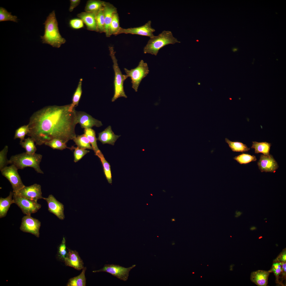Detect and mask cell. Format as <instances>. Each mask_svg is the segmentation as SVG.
<instances>
[{
	"mask_svg": "<svg viewBox=\"0 0 286 286\" xmlns=\"http://www.w3.org/2000/svg\"><path fill=\"white\" fill-rule=\"evenodd\" d=\"M41 222L38 220L30 215H26L22 218L20 230L22 231L31 233L37 237L39 236Z\"/></svg>",
	"mask_w": 286,
	"mask_h": 286,
	"instance_id": "10",
	"label": "cell"
},
{
	"mask_svg": "<svg viewBox=\"0 0 286 286\" xmlns=\"http://www.w3.org/2000/svg\"><path fill=\"white\" fill-rule=\"evenodd\" d=\"M43 24L44 25V33L43 36H41L43 43L59 48L62 44L65 43V39L60 33L54 10L49 14Z\"/></svg>",
	"mask_w": 286,
	"mask_h": 286,
	"instance_id": "2",
	"label": "cell"
},
{
	"mask_svg": "<svg viewBox=\"0 0 286 286\" xmlns=\"http://www.w3.org/2000/svg\"><path fill=\"white\" fill-rule=\"evenodd\" d=\"M252 149H254V153L256 154L261 153L265 155L270 154L269 151L271 144V143L266 142H258L253 141Z\"/></svg>",
	"mask_w": 286,
	"mask_h": 286,
	"instance_id": "24",
	"label": "cell"
},
{
	"mask_svg": "<svg viewBox=\"0 0 286 286\" xmlns=\"http://www.w3.org/2000/svg\"><path fill=\"white\" fill-rule=\"evenodd\" d=\"M282 270L281 263L275 259L273 261L271 269L269 271L270 272H272L274 273L276 277V283L279 284H280L279 281V277Z\"/></svg>",
	"mask_w": 286,
	"mask_h": 286,
	"instance_id": "37",
	"label": "cell"
},
{
	"mask_svg": "<svg viewBox=\"0 0 286 286\" xmlns=\"http://www.w3.org/2000/svg\"><path fill=\"white\" fill-rule=\"evenodd\" d=\"M69 25L73 28L78 29L84 27L83 22L80 19H74L69 21Z\"/></svg>",
	"mask_w": 286,
	"mask_h": 286,
	"instance_id": "41",
	"label": "cell"
},
{
	"mask_svg": "<svg viewBox=\"0 0 286 286\" xmlns=\"http://www.w3.org/2000/svg\"><path fill=\"white\" fill-rule=\"evenodd\" d=\"M256 229V227H252L251 228V230H253L254 229Z\"/></svg>",
	"mask_w": 286,
	"mask_h": 286,
	"instance_id": "47",
	"label": "cell"
},
{
	"mask_svg": "<svg viewBox=\"0 0 286 286\" xmlns=\"http://www.w3.org/2000/svg\"><path fill=\"white\" fill-rule=\"evenodd\" d=\"M238 50V48H233L232 49V51L233 52H235V51H237Z\"/></svg>",
	"mask_w": 286,
	"mask_h": 286,
	"instance_id": "46",
	"label": "cell"
},
{
	"mask_svg": "<svg viewBox=\"0 0 286 286\" xmlns=\"http://www.w3.org/2000/svg\"><path fill=\"white\" fill-rule=\"evenodd\" d=\"M18 169L15 165L11 164L6 166L1 171L2 175L11 183L14 193L16 192L25 186L18 173Z\"/></svg>",
	"mask_w": 286,
	"mask_h": 286,
	"instance_id": "7",
	"label": "cell"
},
{
	"mask_svg": "<svg viewBox=\"0 0 286 286\" xmlns=\"http://www.w3.org/2000/svg\"><path fill=\"white\" fill-rule=\"evenodd\" d=\"M30 131L29 125H24L22 126L16 130L14 139L19 138L20 142L23 141L25 139V136L27 135Z\"/></svg>",
	"mask_w": 286,
	"mask_h": 286,
	"instance_id": "35",
	"label": "cell"
},
{
	"mask_svg": "<svg viewBox=\"0 0 286 286\" xmlns=\"http://www.w3.org/2000/svg\"><path fill=\"white\" fill-rule=\"evenodd\" d=\"M96 14L94 12H82L78 14L77 16L85 24L88 30L98 32L95 19Z\"/></svg>",
	"mask_w": 286,
	"mask_h": 286,
	"instance_id": "18",
	"label": "cell"
},
{
	"mask_svg": "<svg viewBox=\"0 0 286 286\" xmlns=\"http://www.w3.org/2000/svg\"><path fill=\"white\" fill-rule=\"evenodd\" d=\"M257 164L261 172L274 173L279 167L277 162L270 154L267 155L261 154Z\"/></svg>",
	"mask_w": 286,
	"mask_h": 286,
	"instance_id": "13",
	"label": "cell"
},
{
	"mask_svg": "<svg viewBox=\"0 0 286 286\" xmlns=\"http://www.w3.org/2000/svg\"><path fill=\"white\" fill-rule=\"evenodd\" d=\"M35 142L34 140L29 137L25 139L23 141L20 142V144L25 149L26 153L33 154L35 153L37 150Z\"/></svg>",
	"mask_w": 286,
	"mask_h": 286,
	"instance_id": "29",
	"label": "cell"
},
{
	"mask_svg": "<svg viewBox=\"0 0 286 286\" xmlns=\"http://www.w3.org/2000/svg\"><path fill=\"white\" fill-rule=\"evenodd\" d=\"M66 144L59 139L55 138L46 142L44 144L54 149L62 150L66 148L70 149V148L67 147Z\"/></svg>",
	"mask_w": 286,
	"mask_h": 286,
	"instance_id": "31",
	"label": "cell"
},
{
	"mask_svg": "<svg viewBox=\"0 0 286 286\" xmlns=\"http://www.w3.org/2000/svg\"><path fill=\"white\" fill-rule=\"evenodd\" d=\"M196 41L197 42H198L199 41V40H197Z\"/></svg>",
	"mask_w": 286,
	"mask_h": 286,
	"instance_id": "51",
	"label": "cell"
},
{
	"mask_svg": "<svg viewBox=\"0 0 286 286\" xmlns=\"http://www.w3.org/2000/svg\"><path fill=\"white\" fill-rule=\"evenodd\" d=\"M97 138L103 144H108L114 145L117 140L120 136L115 134L111 129V126H109L104 131L98 134Z\"/></svg>",
	"mask_w": 286,
	"mask_h": 286,
	"instance_id": "19",
	"label": "cell"
},
{
	"mask_svg": "<svg viewBox=\"0 0 286 286\" xmlns=\"http://www.w3.org/2000/svg\"><path fill=\"white\" fill-rule=\"evenodd\" d=\"M180 42L173 36L171 31L164 30L158 36L150 38L144 48V52L157 56L159 50L164 46Z\"/></svg>",
	"mask_w": 286,
	"mask_h": 286,
	"instance_id": "4",
	"label": "cell"
},
{
	"mask_svg": "<svg viewBox=\"0 0 286 286\" xmlns=\"http://www.w3.org/2000/svg\"><path fill=\"white\" fill-rule=\"evenodd\" d=\"M95 155L97 156L100 159L103 167L104 174L109 184H111L112 181L110 166L109 163L105 159L100 151L95 154Z\"/></svg>",
	"mask_w": 286,
	"mask_h": 286,
	"instance_id": "25",
	"label": "cell"
},
{
	"mask_svg": "<svg viewBox=\"0 0 286 286\" xmlns=\"http://www.w3.org/2000/svg\"><path fill=\"white\" fill-rule=\"evenodd\" d=\"M242 213L240 211H236L235 212L236 215L235 216V217H238L241 215Z\"/></svg>",
	"mask_w": 286,
	"mask_h": 286,
	"instance_id": "45",
	"label": "cell"
},
{
	"mask_svg": "<svg viewBox=\"0 0 286 286\" xmlns=\"http://www.w3.org/2000/svg\"><path fill=\"white\" fill-rule=\"evenodd\" d=\"M270 273L269 271L261 270L253 271L251 274V280L258 286H267Z\"/></svg>",
	"mask_w": 286,
	"mask_h": 286,
	"instance_id": "20",
	"label": "cell"
},
{
	"mask_svg": "<svg viewBox=\"0 0 286 286\" xmlns=\"http://www.w3.org/2000/svg\"><path fill=\"white\" fill-rule=\"evenodd\" d=\"M47 203L49 211L55 215L61 220L65 218L64 206L62 203L57 201L52 195H49L47 198H43Z\"/></svg>",
	"mask_w": 286,
	"mask_h": 286,
	"instance_id": "15",
	"label": "cell"
},
{
	"mask_svg": "<svg viewBox=\"0 0 286 286\" xmlns=\"http://www.w3.org/2000/svg\"><path fill=\"white\" fill-rule=\"evenodd\" d=\"M265 219H264V220H265V219H266V218H265Z\"/></svg>",
	"mask_w": 286,
	"mask_h": 286,
	"instance_id": "52",
	"label": "cell"
},
{
	"mask_svg": "<svg viewBox=\"0 0 286 286\" xmlns=\"http://www.w3.org/2000/svg\"><path fill=\"white\" fill-rule=\"evenodd\" d=\"M68 252L66 250L65 238L63 237L61 243L58 248L57 257L60 261L64 262Z\"/></svg>",
	"mask_w": 286,
	"mask_h": 286,
	"instance_id": "38",
	"label": "cell"
},
{
	"mask_svg": "<svg viewBox=\"0 0 286 286\" xmlns=\"http://www.w3.org/2000/svg\"><path fill=\"white\" fill-rule=\"evenodd\" d=\"M82 79H80L77 87L73 96L72 103L70 104V108L72 109H74L75 107L78 105L82 93Z\"/></svg>",
	"mask_w": 286,
	"mask_h": 286,
	"instance_id": "30",
	"label": "cell"
},
{
	"mask_svg": "<svg viewBox=\"0 0 286 286\" xmlns=\"http://www.w3.org/2000/svg\"><path fill=\"white\" fill-rule=\"evenodd\" d=\"M95 19L98 32L105 33V21L103 9L97 13Z\"/></svg>",
	"mask_w": 286,
	"mask_h": 286,
	"instance_id": "33",
	"label": "cell"
},
{
	"mask_svg": "<svg viewBox=\"0 0 286 286\" xmlns=\"http://www.w3.org/2000/svg\"><path fill=\"white\" fill-rule=\"evenodd\" d=\"M65 265L79 270L84 267V263L79 256L78 252L75 250L68 248V252L64 261Z\"/></svg>",
	"mask_w": 286,
	"mask_h": 286,
	"instance_id": "16",
	"label": "cell"
},
{
	"mask_svg": "<svg viewBox=\"0 0 286 286\" xmlns=\"http://www.w3.org/2000/svg\"><path fill=\"white\" fill-rule=\"evenodd\" d=\"M14 194L36 202L43 198L41 186L37 184L29 186H25Z\"/></svg>",
	"mask_w": 286,
	"mask_h": 286,
	"instance_id": "11",
	"label": "cell"
},
{
	"mask_svg": "<svg viewBox=\"0 0 286 286\" xmlns=\"http://www.w3.org/2000/svg\"><path fill=\"white\" fill-rule=\"evenodd\" d=\"M70 149L74 150V162H77L80 160L85 155L90 152V151L86 149L80 148L78 147H75L72 146Z\"/></svg>",
	"mask_w": 286,
	"mask_h": 286,
	"instance_id": "39",
	"label": "cell"
},
{
	"mask_svg": "<svg viewBox=\"0 0 286 286\" xmlns=\"http://www.w3.org/2000/svg\"><path fill=\"white\" fill-rule=\"evenodd\" d=\"M281 263L282 266V270L280 274H281V278H283V279H286V262Z\"/></svg>",
	"mask_w": 286,
	"mask_h": 286,
	"instance_id": "44",
	"label": "cell"
},
{
	"mask_svg": "<svg viewBox=\"0 0 286 286\" xmlns=\"http://www.w3.org/2000/svg\"><path fill=\"white\" fill-rule=\"evenodd\" d=\"M14 203L21 209L23 213L30 215L37 212L41 205L37 202L24 198L14 194L13 196Z\"/></svg>",
	"mask_w": 286,
	"mask_h": 286,
	"instance_id": "9",
	"label": "cell"
},
{
	"mask_svg": "<svg viewBox=\"0 0 286 286\" xmlns=\"http://www.w3.org/2000/svg\"><path fill=\"white\" fill-rule=\"evenodd\" d=\"M84 134L88 139L92 147L95 154L100 150L99 149L97 143V140L96 136L95 131L91 128L85 129Z\"/></svg>",
	"mask_w": 286,
	"mask_h": 286,
	"instance_id": "28",
	"label": "cell"
},
{
	"mask_svg": "<svg viewBox=\"0 0 286 286\" xmlns=\"http://www.w3.org/2000/svg\"><path fill=\"white\" fill-rule=\"evenodd\" d=\"M275 259L280 262H286V250L285 248L283 250Z\"/></svg>",
	"mask_w": 286,
	"mask_h": 286,
	"instance_id": "42",
	"label": "cell"
},
{
	"mask_svg": "<svg viewBox=\"0 0 286 286\" xmlns=\"http://www.w3.org/2000/svg\"><path fill=\"white\" fill-rule=\"evenodd\" d=\"M104 1L98 0L87 1L85 8V12L97 13L103 9Z\"/></svg>",
	"mask_w": 286,
	"mask_h": 286,
	"instance_id": "23",
	"label": "cell"
},
{
	"mask_svg": "<svg viewBox=\"0 0 286 286\" xmlns=\"http://www.w3.org/2000/svg\"><path fill=\"white\" fill-rule=\"evenodd\" d=\"M120 28L119 17L117 12L114 14L109 26V32L110 36L112 35H117Z\"/></svg>",
	"mask_w": 286,
	"mask_h": 286,
	"instance_id": "32",
	"label": "cell"
},
{
	"mask_svg": "<svg viewBox=\"0 0 286 286\" xmlns=\"http://www.w3.org/2000/svg\"><path fill=\"white\" fill-rule=\"evenodd\" d=\"M8 147L6 145L0 152V170L1 171L9 164L8 160L7 158Z\"/></svg>",
	"mask_w": 286,
	"mask_h": 286,
	"instance_id": "40",
	"label": "cell"
},
{
	"mask_svg": "<svg viewBox=\"0 0 286 286\" xmlns=\"http://www.w3.org/2000/svg\"><path fill=\"white\" fill-rule=\"evenodd\" d=\"M17 17L11 15V12H8L4 8L1 7L0 8V21H11L17 22Z\"/></svg>",
	"mask_w": 286,
	"mask_h": 286,
	"instance_id": "36",
	"label": "cell"
},
{
	"mask_svg": "<svg viewBox=\"0 0 286 286\" xmlns=\"http://www.w3.org/2000/svg\"><path fill=\"white\" fill-rule=\"evenodd\" d=\"M70 105L48 106L35 112L30 118L27 135L39 146L55 138L66 143L73 140L77 136V123L76 111L72 109Z\"/></svg>",
	"mask_w": 286,
	"mask_h": 286,
	"instance_id": "1",
	"label": "cell"
},
{
	"mask_svg": "<svg viewBox=\"0 0 286 286\" xmlns=\"http://www.w3.org/2000/svg\"><path fill=\"white\" fill-rule=\"evenodd\" d=\"M70 5L69 8V11L71 12L80 3L81 1L79 0H70Z\"/></svg>",
	"mask_w": 286,
	"mask_h": 286,
	"instance_id": "43",
	"label": "cell"
},
{
	"mask_svg": "<svg viewBox=\"0 0 286 286\" xmlns=\"http://www.w3.org/2000/svg\"><path fill=\"white\" fill-rule=\"evenodd\" d=\"M110 55L113 63V68L114 70V93L112 99L111 101L113 102L120 97L127 98L124 89V83L128 78L127 75L123 74L120 69L117 62L114 51L113 46L109 47Z\"/></svg>",
	"mask_w": 286,
	"mask_h": 286,
	"instance_id": "5",
	"label": "cell"
},
{
	"mask_svg": "<svg viewBox=\"0 0 286 286\" xmlns=\"http://www.w3.org/2000/svg\"><path fill=\"white\" fill-rule=\"evenodd\" d=\"M86 267H84L81 273L78 276L69 279L66 284L67 286H85L86 278L85 272Z\"/></svg>",
	"mask_w": 286,
	"mask_h": 286,
	"instance_id": "22",
	"label": "cell"
},
{
	"mask_svg": "<svg viewBox=\"0 0 286 286\" xmlns=\"http://www.w3.org/2000/svg\"><path fill=\"white\" fill-rule=\"evenodd\" d=\"M105 21V33L106 37L110 36L109 27L114 14L117 12V9L111 3L105 2L103 8Z\"/></svg>",
	"mask_w": 286,
	"mask_h": 286,
	"instance_id": "17",
	"label": "cell"
},
{
	"mask_svg": "<svg viewBox=\"0 0 286 286\" xmlns=\"http://www.w3.org/2000/svg\"><path fill=\"white\" fill-rule=\"evenodd\" d=\"M198 85H199L200 84V83H198Z\"/></svg>",
	"mask_w": 286,
	"mask_h": 286,
	"instance_id": "50",
	"label": "cell"
},
{
	"mask_svg": "<svg viewBox=\"0 0 286 286\" xmlns=\"http://www.w3.org/2000/svg\"><path fill=\"white\" fill-rule=\"evenodd\" d=\"M171 220L172 221H175V219L174 218L172 219Z\"/></svg>",
	"mask_w": 286,
	"mask_h": 286,
	"instance_id": "48",
	"label": "cell"
},
{
	"mask_svg": "<svg viewBox=\"0 0 286 286\" xmlns=\"http://www.w3.org/2000/svg\"><path fill=\"white\" fill-rule=\"evenodd\" d=\"M124 70L128 77L131 78L132 88L135 92H137L141 81L149 73L147 64L142 60L135 68L130 70L124 68Z\"/></svg>",
	"mask_w": 286,
	"mask_h": 286,
	"instance_id": "6",
	"label": "cell"
},
{
	"mask_svg": "<svg viewBox=\"0 0 286 286\" xmlns=\"http://www.w3.org/2000/svg\"><path fill=\"white\" fill-rule=\"evenodd\" d=\"M136 265H132L128 268H125L119 265L105 264L102 269L98 270L92 271L93 272H105L111 274L113 276L124 281L128 279L130 271L136 266Z\"/></svg>",
	"mask_w": 286,
	"mask_h": 286,
	"instance_id": "8",
	"label": "cell"
},
{
	"mask_svg": "<svg viewBox=\"0 0 286 286\" xmlns=\"http://www.w3.org/2000/svg\"><path fill=\"white\" fill-rule=\"evenodd\" d=\"M151 21H149L145 25L138 27L124 29L120 27L117 35L121 34H136L149 37L154 36L153 33L155 30L151 26Z\"/></svg>",
	"mask_w": 286,
	"mask_h": 286,
	"instance_id": "12",
	"label": "cell"
},
{
	"mask_svg": "<svg viewBox=\"0 0 286 286\" xmlns=\"http://www.w3.org/2000/svg\"><path fill=\"white\" fill-rule=\"evenodd\" d=\"M42 155L40 154H33L24 152L12 155L8 160V164L15 165L18 169H23L27 167L34 168L37 173L43 174L40 164Z\"/></svg>",
	"mask_w": 286,
	"mask_h": 286,
	"instance_id": "3",
	"label": "cell"
},
{
	"mask_svg": "<svg viewBox=\"0 0 286 286\" xmlns=\"http://www.w3.org/2000/svg\"><path fill=\"white\" fill-rule=\"evenodd\" d=\"M76 115L77 123H79L82 128H89L93 126L99 127L102 126L101 121L85 112L76 111Z\"/></svg>",
	"mask_w": 286,
	"mask_h": 286,
	"instance_id": "14",
	"label": "cell"
},
{
	"mask_svg": "<svg viewBox=\"0 0 286 286\" xmlns=\"http://www.w3.org/2000/svg\"><path fill=\"white\" fill-rule=\"evenodd\" d=\"M234 160L240 164H247L251 162L256 161L257 159L254 155L243 153L233 158Z\"/></svg>",
	"mask_w": 286,
	"mask_h": 286,
	"instance_id": "34",
	"label": "cell"
},
{
	"mask_svg": "<svg viewBox=\"0 0 286 286\" xmlns=\"http://www.w3.org/2000/svg\"><path fill=\"white\" fill-rule=\"evenodd\" d=\"M172 245H174L175 244V243L174 242H173V243H172Z\"/></svg>",
	"mask_w": 286,
	"mask_h": 286,
	"instance_id": "49",
	"label": "cell"
},
{
	"mask_svg": "<svg viewBox=\"0 0 286 286\" xmlns=\"http://www.w3.org/2000/svg\"><path fill=\"white\" fill-rule=\"evenodd\" d=\"M225 141L228 145L229 148L233 152H244L248 151L250 150L245 144L237 141H232L227 138H225Z\"/></svg>",
	"mask_w": 286,
	"mask_h": 286,
	"instance_id": "27",
	"label": "cell"
},
{
	"mask_svg": "<svg viewBox=\"0 0 286 286\" xmlns=\"http://www.w3.org/2000/svg\"><path fill=\"white\" fill-rule=\"evenodd\" d=\"M73 140L77 147L80 148L93 150L88 139L84 134L78 135Z\"/></svg>",
	"mask_w": 286,
	"mask_h": 286,
	"instance_id": "26",
	"label": "cell"
},
{
	"mask_svg": "<svg viewBox=\"0 0 286 286\" xmlns=\"http://www.w3.org/2000/svg\"><path fill=\"white\" fill-rule=\"evenodd\" d=\"M14 193L11 191L9 195L6 198H0V218L5 217L11 205L14 203L13 199Z\"/></svg>",
	"mask_w": 286,
	"mask_h": 286,
	"instance_id": "21",
	"label": "cell"
}]
</instances>
